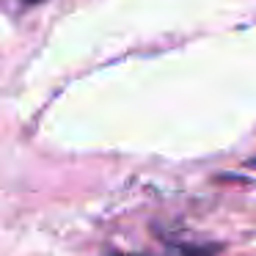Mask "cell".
Wrapping results in <instances>:
<instances>
[{"label": "cell", "mask_w": 256, "mask_h": 256, "mask_svg": "<svg viewBox=\"0 0 256 256\" xmlns=\"http://www.w3.org/2000/svg\"><path fill=\"white\" fill-rule=\"evenodd\" d=\"M22 3H39V0H22Z\"/></svg>", "instance_id": "1"}]
</instances>
